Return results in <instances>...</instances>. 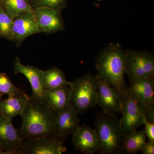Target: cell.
<instances>
[{
  "label": "cell",
  "instance_id": "cell-1",
  "mask_svg": "<svg viewBox=\"0 0 154 154\" xmlns=\"http://www.w3.org/2000/svg\"><path fill=\"white\" fill-rule=\"evenodd\" d=\"M20 116L22 123L19 131L25 141L57 134V113L44 100L30 96Z\"/></svg>",
  "mask_w": 154,
  "mask_h": 154
},
{
  "label": "cell",
  "instance_id": "cell-2",
  "mask_svg": "<svg viewBox=\"0 0 154 154\" xmlns=\"http://www.w3.org/2000/svg\"><path fill=\"white\" fill-rule=\"evenodd\" d=\"M125 50L119 43L113 42L100 51L95 59L96 76L111 85L122 99L126 96Z\"/></svg>",
  "mask_w": 154,
  "mask_h": 154
},
{
  "label": "cell",
  "instance_id": "cell-3",
  "mask_svg": "<svg viewBox=\"0 0 154 154\" xmlns=\"http://www.w3.org/2000/svg\"><path fill=\"white\" fill-rule=\"evenodd\" d=\"M94 129L99 140L100 154L122 153L125 136L117 116L103 111L98 112L94 122Z\"/></svg>",
  "mask_w": 154,
  "mask_h": 154
},
{
  "label": "cell",
  "instance_id": "cell-4",
  "mask_svg": "<svg viewBox=\"0 0 154 154\" xmlns=\"http://www.w3.org/2000/svg\"><path fill=\"white\" fill-rule=\"evenodd\" d=\"M98 79L87 73L69 82L71 102L78 113H83L97 105Z\"/></svg>",
  "mask_w": 154,
  "mask_h": 154
},
{
  "label": "cell",
  "instance_id": "cell-5",
  "mask_svg": "<svg viewBox=\"0 0 154 154\" xmlns=\"http://www.w3.org/2000/svg\"><path fill=\"white\" fill-rule=\"evenodd\" d=\"M125 74L129 82L154 77V57L143 51L125 50Z\"/></svg>",
  "mask_w": 154,
  "mask_h": 154
},
{
  "label": "cell",
  "instance_id": "cell-6",
  "mask_svg": "<svg viewBox=\"0 0 154 154\" xmlns=\"http://www.w3.org/2000/svg\"><path fill=\"white\" fill-rule=\"evenodd\" d=\"M148 107L137 99L126 95L122 99L120 123L125 136L137 130L144 125L145 115Z\"/></svg>",
  "mask_w": 154,
  "mask_h": 154
},
{
  "label": "cell",
  "instance_id": "cell-7",
  "mask_svg": "<svg viewBox=\"0 0 154 154\" xmlns=\"http://www.w3.org/2000/svg\"><path fill=\"white\" fill-rule=\"evenodd\" d=\"M57 134L46 136L24 142L22 154H61L67 149Z\"/></svg>",
  "mask_w": 154,
  "mask_h": 154
},
{
  "label": "cell",
  "instance_id": "cell-8",
  "mask_svg": "<svg viewBox=\"0 0 154 154\" xmlns=\"http://www.w3.org/2000/svg\"><path fill=\"white\" fill-rule=\"evenodd\" d=\"M24 142L12 120L0 113V144L3 150L8 154H22Z\"/></svg>",
  "mask_w": 154,
  "mask_h": 154
},
{
  "label": "cell",
  "instance_id": "cell-9",
  "mask_svg": "<svg viewBox=\"0 0 154 154\" xmlns=\"http://www.w3.org/2000/svg\"><path fill=\"white\" fill-rule=\"evenodd\" d=\"M61 13L48 7L34 8L33 15L40 32L50 34L63 30L65 24Z\"/></svg>",
  "mask_w": 154,
  "mask_h": 154
},
{
  "label": "cell",
  "instance_id": "cell-10",
  "mask_svg": "<svg viewBox=\"0 0 154 154\" xmlns=\"http://www.w3.org/2000/svg\"><path fill=\"white\" fill-rule=\"evenodd\" d=\"M98 79L97 105H99L104 112L121 113L122 99L121 96L111 85Z\"/></svg>",
  "mask_w": 154,
  "mask_h": 154
},
{
  "label": "cell",
  "instance_id": "cell-11",
  "mask_svg": "<svg viewBox=\"0 0 154 154\" xmlns=\"http://www.w3.org/2000/svg\"><path fill=\"white\" fill-rule=\"evenodd\" d=\"M72 135V143L78 151L85 154L99 152V140L94 129L84 124Z\"/></svg>",
  "mask_w": 154,
  "mask_h": 154
},
{
  "label": "cell",
  "instance_id": "cell-12",
  "mask_svg": "<svg viewBox=\"0 0 154 154\" xmlns=\"http://www.w3.org/2000/svg\"><path fill=\"white\" fill-rule=\"evenodd\" d=\"M40 32L33 12L21 14L14 19L12 41L21 43L29 36Z\"/></svg>",
  "mask_w": 154,
  "mask_h": 154
},
{
  "label": "cell",
  "instance_id": "cell-13",
  "mask_svg": "<svg viewBox=\"0 0 154 154\" xmlns=\"http://www.w3.org/2000/svg\"><path fill=\"white\" fill-rule=\"evenodd\" d=\"M78 114L72 103L65 110L57 113V134L64 142L68 137L74 134L81 126Z\"/></svg>",
  "mask_w": 154,
  "mask_h": 154
},
{
  "label": "cell",
  "instance_id": "cell-14",
  "mask_svg": "<svg viewBox=\"0 0 154 154\" xmlns=\"http://www.w3.org/2000/svg\"><path fill=\"white\" fill-rule=\"evenodd\" d=\"M130 83L126 95L132 96L147 107L154 105V77L137 79Z\"/></svg>",
  "mask_w": 154,
  "mask_h": 154
},
{
  "label": "cell",
  "instance_id": "cell-15",
  "mask_svg": "<svg viewBox=\"0 0 154 154\" xmlns=\"http://www.w3.org/2000/svg\"><path fill=\"white\" fill-rule=\"evenodd\" d=\"M14 68L15 74H21L28 79L32 88V95L45 101L42 70L33 66L23 64L18 57L15 58Z\"/></svg>",
  "mask_w": 154,
  "mask_h": 154
},
{
  "label": "cell",
  "instance_id": "cell-16",
  "mask_svg": "<svg viewBox=\"0 0 154 154\" xmlns=\"http://www.w3.org/2000/svg\"><path fill=\"white\" fill-rule=\"evenodd\" d=\"M44 99L54 112L60 113L71 103L69 86L45 90Z\"/></svg>",
  "mask_w": 154,
  "mask_h": 154
},
{
  "label": "cell",
  "instance_id": "cell-17",
  "mask_svg": "<svg viewBox=\"0 0 154 154\" xmlns=\"http://www.w3.org/2000/svg\"><path fill=\"white\" fill-rule=\"evenodd\" d=\"M30 96L27 94L9 96L5 100L0 99V113L12 120L15 116L20 115L26 106Z\"/></svg>",
  "mask_w": 154,
  "mask_h": 154
},
{
  "label": "cell",
  "instance_id": "cell-18",
  "mask_svg": "<svg viewBox=\"0 0 154 154\" xmlns=\"http://www.w3.org/2000/svg\"><path fill=\"white\" fill-rule=\"evenodd\" d=\"M42 83L44 90H51L69 86L64 73L56 67L47 70H41Z\"/></svg>",
  "mask_w": 154,
  "mask_h": 154
},
{
  "label": "cell",
  "instance_id": "cell-19",
  "mask_svg": "<svg viewBox=\"0 0 154 154\" xmlns=\"http://www.w3.org/2000/svg\"><path fill=\"white\" fill-rule=\"evenodd\" d=\"M146 135L144 129L136 130L125 136L123 153L136 154L141 152L146 143Z\"/></svg>",
  "mask_w": 154,
  "mask_h": 154
},
{
  "label": "cell",
  "instance_id": "cell-20",
  "mask_svg": "<svg viewBox=\"0 0 154 154\" xmlns=\"http://www.w3.org/2000/svg\"><path fill=\"white\" fill-rule=\"evenodd\" d=\"M0 4L14 19L21 14L32 13L34 9L28 0H1Z\"/></svg>",
  "mask_w": 154,
  "mask_h": 154
},
{
  "label": "cell",
  "instance_id": "cell-21",
  "mask_svg": "<svg viewBox=\"0 0 154 154\" xmlns=\"http://www.w3.org/2000/svg\"><path fill=\"white\" fill-rule=\"evenodd\" d=\"M14 19L0 4V31L2 36L11 41Z\"/></svg>",
  "mask_w": 154,
  "mask_h": 154
},
{
  "label": "cell",
  "instance_id": "cell-22",
  "mask_svg": "<svg viewBox=\"0 0 154 154\" xmlns=\"http://www.w3.org/2000/svg\"><path fill=\"white\" fill-rule=\"evenodd\" d=\"M0 93L9 96H16L25 94L13 84L9 77L3 73H0Z\"/></svg>",
  "mask_w": 154,
  "mask_h": 154
},
{
  "label": "cell",
  "instance_id": "cell-23",
  "mask_svg": "<svg viewBox=\"0 0 154 154\" xmlns=\"http://www.w3.org/2000/svg\"><path fill=\"white\" fill-rule=\"evenodd\" d=\"M32 7H48L62 12L67 8L66 0H28Z\"/></svg>",
  "mask_w": 154,
  "mask_h": 154
},
{
  "label": "cell",
  "instance_id": "cell-24",
  "mask_svg": "<svg viewBox=\"0 0 154 154\" xmlns=\"http://www.w3.org/2000/svg\"><path fill=\"white\" fill-rule=\"evenodd\" d=\"M145 131L146 135L148 138L149 140L154 141V123H151L145 120Z\"/></svg>",
  "mask_w": 154,
  "mask_h": 154
},
{
  "label": "cell",
  "instance_id": "cell-25",
  "mask_svg": "<svg viewBox=\"0 0 154 154\" xmlns=\"http://www.w3.org/2000/svg\"><path fill=\"white\" fill-rule=\"evenodd\" d=\"M141 152L143 154H154V141L149 140L146 143Z\"/></svg>",
  "mask_w": 154,
  "mask_h": 154
},
{
  "label": "cell",
  "instance_id": "cell-26",
  "mask_svg": "<svg viewBox=\"0 0 154 154\" xmlns=\"http://www.w3.org/2000/svg\"><path fill=\"white\" fill-rule=\"evenodd\" d=\"M146 120L151 123H154V105L148 107L145 115Z\"/></svg>",
  "mask_w": 154,
  "mask_h": 154
},
{
  "label": "cell",
  "instance_id": "cell-27",
  "mask_svg": "<svg viewBox=\"0 0 154 154\" xmlns=\"http://www.w3.org/2000/svg\"><path fill=\"white\" fill-rule=\"evenodd\" d=\"M2 94L0 93V99H1V98H2Z\"/></svg>",
  "mask_w": 154,
  "mask_h": 154
},
{
  "label": "cell",
  "instance_id": "cell-28",
  "mask_svg": "<svg viewBox=\"0 0 154 154\" xmlns=\"http://www.w3.org/2000/svg\"><path fill=\"white\" fill-rule=\"evenodd\" d=\"M0 149H3L2 148V146H1V144H0Z\"/></svg>",
  "mask_w": 154,
  "mask_h": 154
},
{
  "label": "cell",
  "instance_id": "cell-29",
  "mask_svg": "<svg viewBox=\"0 0 154 154\" xmlns=\"http://www.w3.org/2000/svg\"><path fill=\"white\" fill-rule=\"evenodd\" d=\"M2 33H1V31H0V37H1V36H2Z\"/></svg>",
  "mask_w": 154,
  "mask_h": 154
},
{
  "label": "cell",
  "instance_id": "cell-30",
  "mask_svg": "<svg viewBox=\"0 0 154 154\" xmlns=\"http://www.w3.org/2000/svg\"><path fill=\"white\" fill-rule=\"evenodd\" d=\"M0 1H1V0H0Z\"/></svg>",
  "mask_w": 154,
  "mask_h": 154
}]
</instances>
